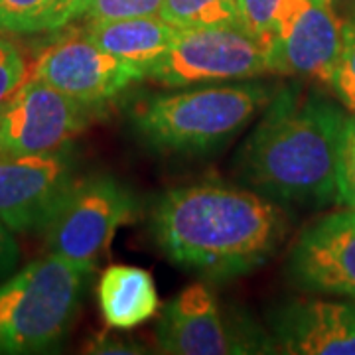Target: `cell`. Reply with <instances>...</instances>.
Segmentation results:
<instances>
[{"mask_svg":"<svg viewBox=\"0 0 355 355\" xmlns=\"http://www.w3.org/2000/svg\"><path fill=\"white\" fill-rule=\"evenodd\" d=\"M135 209L132 193L113 176L79 178L58 216L44 229L46 249L91 272Z\"/></svg>","mask_w":355,"mask_h":355,"instance_id":"cell-7","label":"cell"},{"mask_svg":"<svg viewBox=\"0 0 355 355\" xmlns=\"http://www.w3.org/2000/svg\"><path fill=\"white\" fill-rule=\"evenodd\" d=\"M91 352H95V354H139V349H130L128 343L114 342L111 338H105L101 342L93 343Z\"/></svg>","mask_w":355,"mask_h":355,"instance_id":"cell-25","label":"cell"},{"mask_svg":"<svg viewBox=\"0 0 355 355\" xmlns=\"http://www.w3.org/2000/svg\"><path fill=\"white\" fill-rule=\"evenodd\" d=\"M288 275L304 291L355 298V209L308 225L292 247Z\"/></svg>","mask_w":355,"mask_h":355,"instance_id":"cell-12","label":"cell"},{"mask_svg":"<svg viewBox=\"0 0 355 355\" xmlns=\"http://www.w3.org/2000/svg\"><path fill=\"white\" fill-rule=\"evenodd\" d=\"M336 202L355 209V114L345 116L336 162Z\"/></svg>","mask_w":355,"mask_h":355,"instance_id":"cell-19","label":"cell"},{"mask_svg":"<svg viewBox=\"0 0 355 355\" xmlns=\"http://www.w3.org/2000/svg\"><path fill=\"white\" fill-rule=\"evenodd\" d=\"M158 16L176 28L243 26L239 0H162Z\"/></svg>","mask_w":355,"mask_h":355,"instance_id":"cell-16","label":"cell"},{"mask_svg":"<svg viewBox=\"0 0 355 355\" xmlns=\"http://www.w3.org/2000/svg\"><path fill=\"white\" fill-rule=\"evenodd\" d=\"M0 156H2V148H0Z\"/></svg>","mask_w":355,"mask_h":355,"instance_id":"cell-27","label":"cell"},{"mask_svg":"<svg viewBox=\"0 0 355 355\" xmlns=\"http://www.w3.org/2000/svg\"><path fill=\"white\" fill-rule=\"evenodd\" d=\"M275 347L294 355H355V298L294 300L270 314Z\"/></svg>","mask_w":355,"mask_h":355,"instance_id":"cell-13","label":"cell"},{"mask_svg":"<svg viewBox=\"0 0 355 355\" xmlns=\"http://www.w3.org/2000/svg\"><path fill=\"white\" fill-rule=\"evenodd\" d=\"M81 32L107 53L146 71L172 46L178 28L154 14L109 22H89L81 28Z\"/></svg>","mask_w":355,"mask_h":355,"instance_id":"cell-14","label":"cell"},{"mask_svg":"<svg viewBox=\"0 0 355 355\" xmlns=\"http://www.w3.org/2000/svg\"><path fill=\"white\" fill-rule=\"evenodd\" d=\"M279 2L280 0H239L243 28L268 44Z\"/></svg>","mask_w":355,"mask_h":355,"instance_id":"cell-22","label":"cell"},{"mask_svg":"<svg viewBox=\"0 0 355 355\" xmlns=\"http://www.w3.org/2000/svg\"><path fill=\"white\" fill-rule=\"evenodd\" d=\"M20 259V249L14 239L12 231L0 219V277L8 275Z\"/></svg>","mask_w":355,"mask_h":355,"instance_id":"cell-24","label":"cell"},{"mask_svg":"<svg viewBox=\"0 0 355 355\" xmlns=\"http://www.w3.org/2000/svg\"><path fill=\"white\" fill-rule=\"evenodd\" d=\"M99 306L107 326L130 330L158 312V292L153 275L140 266L113 265L99 280Z\"/></svg>","mask_w":355,"mask_h":355,"instance_id":"cell-15","label":"cell"},{"mask_svg":"<svg viewBox=\"0 0 355 355\" xmlns=\"http://www.w3.org/2000/svg\"><path fill=\"white\" fill-rule=\"evenodd\" d=\"M30 77L50 83L76 101L105 109L132 83L146 79V71L107 53L79 30L46 46Z\"/></svg>","mask_w":355,"mask_h":355,"instance_id":"cell-11","label":"cell"},{"mask_svg":"<svg viewBox=\"0 0 355 355\" xmlns=\"http://www.w3.org/2000/svg\"><path fill=\"white\" fill-rule=\"evenodd\" d=\"M291 219L282 203L223 182H198L162 193L150 229L176 265L209 279H233L270 261Z\"/></svg>","mask_w":355,"mask_h":355,"instance_id":"cell-1","label":"cell"},{"mask_svg":"<svg viewBox=\"0 0 355 355\" xmlns=\"http://www.w3.org/2000/svg\"><path fill=\"white\" fill-rule=\"evenodd\" d=\"M342 24L328 0H280L266 44L270 73L330 85L342 50Z\"/></svg>","mask_w":355,"mask_h":355,"instance_id":"cell-10","label":"cell"},{"mask_svg":"<svg viewBox=\"0 0 355 355\" xmlns=\"http://www.w3.org/2000/svg\"><path fill=\"white\" fill-rule=\"evenodd\" d=\"M160 8H162V0H91L79 20L89 24V22L140 18V16H154L160 12Z\"/></svg>","mask_w":355,"mask_h":355,"instance_id":"cell-20","label":"cell"},{"mask_svg":"<svg viewBox=\"0 0 355 355\" xmlns=\"http://www.w3.org/2000/svg\"><path fill=\"white\" fill-rule=\"evenodd\" d=\"M101 111L30 77L0 111L2 154L60 150L81 135Z\"/></svg>","mask_w":355,"mask_h":355,"instance_id":"cell-9","label":"cell"},{"mask_svg":"<svg viewBox=\"0 0 355 355\" xmlns=\"http://www.w3.org/2000/svg\"><path fill=\"white\" fill-rule=\"evenodd\" d=\"M263 81L207 83L178 93H156L130 109V123L154 150L205 154L225 144L272 99Z\"/></svg>","mask_w":355,"mask_h":355,"instance_id":"cell-3","label":"cell"},{"mask_svg":"<svg viewBox=\"0 0 355 355\" xmlns=\"http://www.w3.org/2000/svg\"><path fill=\"white\" fill-rule=\"evenodd\" d=\"M265 73H270L265 42L243 26H207L178 28L172 46L146 69V79L164 87H191Z\"/></svg>","mask_w":355,"mask_h":355,"instance_id":"cell-5","label":"cell"},{"mask_svg":"<svg viewBox=\"0 0 355 355\" xmlns=\"http://www.w3.org/2000/svg\"><path fill=\"white\" fill-rule=\"evenodd\" d=\"M331 91L343 107L355 113V14L342 24V50L330 81Z\"/></svg>","mask_w":355,"mask_h":355,"instance_id":"cell-18","label":"cell"},{"mask_svg":"<svg viewBox=\"0 0 355 355\" xmlns=\"http://www.w3.org/2000/svg\"><path fill=\"white\" fill-rule=\"evenodd\" d=\"M347 114L316 91L279 89L237 154V176L280 203L336 200L338 142Z\"/></svg>","mask_w":355,"mask_h":355,"instance_id":"cell-2","label":"cell"},{"mask_svg":"<svg viewBox=\"0 0 355 355\" xmlns=\"http://www.w3.org/2000/svg\"><path fill=\"white\" fill-rule=\"evenodd\" d=\"M79 182L64 146L42 154L0 156V219L12 233L44 231Z\"/></svg>","mask_w":355,"mask_h":355,"instance_id":"cell-8","label":"cell"},{"mask_svg":"<svg viewBox=\"0 0 355 355\" xmlns=\"http://www.w3.org/2000/svg\"><path fill=\"white\" fill-rule=\"evenodd\" d=\"M91 0H55L50 16L46 20L44 32H55L62 30L67 24H71L73 20H79L81 14L85 12Z\"/></svg>","mask_w":355,"mask_h":355,"instance_id":"cell-23","label":"cell"},{"mask_svg":"<svg viewBox=\"0 0 355 355\" xmlns=\"http://www.w3.org/2000/svg\"><path fill=\"white\" fill-rule=\"evenodd\" d=\"M28 79V65L20 48L0 36V111Z\"/></svg>","mask_w":355,"mask_h":355,"instance_id":"cell-21","label":"cell"},{"mask_svg":"<svg viewBox=\"0 0 355 355\" xmlns=\"http://www.w3.org/2000/svg\"><path fill=\"white\" fill-rule=\"evenodd\" d=\"M328 2L331 4V8L336 10V14L342 18V22L347 16L355 14V0H328Z\"/></svg>","mask_w":355,"mask_h":355,"instance_id":"cell-26","label":"cell"},{"mask_svg":"<svg viewBox=\"0 0 355 355\" xmlns=\"http://www.w3.org/2000/svg\"><path fill=\"white\" fill-rule=\"evenodd\" d=\"M89 270L48 253L0 284V354H46L76 322Z\"/></svg>","mask_w":355,"mask_h":355,"instance_id":"cell-4","label":"cell"},{"mask_svg":"<svg viewBox=\"0 0 355 355\" xmlns=\"http://www.w3.org/2000/svg\"><path fill=\"white\" fill-rule=\"evenodd\" d=\"M55 0H0V32H44Z\"/></svg>","mask_w":355,"mask_h":355,"instance_id":"cell-17","label":"cell"},{"mask_svg":"<svg viewBox=\"0 0 355 355\" xmlns=\"http://www.w3.org/2000/svg\"><path fill=\"white\" fill-rule=\"evenodd\" d=\"M160 352L172 355L272 354V336L253 320L227 316L205 284H193L164 308L156 328Z\"/></svg>","mask_w":355,"mask_h":355,"instance_id":"cell-6","label":"cell"}]
</instances>
